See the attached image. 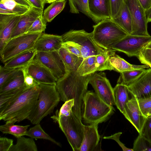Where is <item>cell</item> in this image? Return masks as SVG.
Here are the masks:
<instances>
[{"label": "cell", "mask_w": 151, "mask_h": 151, "mask_svg": "<svg viewBox=\"0 0 151 151\" xmlns=\"http://www.w3.org/2000/svg\"><path fill=\"white\" fill-rule=\"evenodd\" d=\"M37 146L33 138L23 136L17 138V143L9 151H37Z\"/></svg>", "instance_id": "obj_31"}, {"label": "cell", "mask_w": 151, "mask_h": 151, "mask_svg": "<svg viewBox=\"0 0 151 151\" xmlns=\"http://www.w3.org/2000/svg\"><path fill=\"white\" fill-rule=\"evenodd\" d=\"M38 85L30 88L26 87L16 98L0 111V120L15 123L27 119L38 99Z\"/></svg>", "instance_id": "obj_2"}, {"label": "cell", "mask_w": 151, "mask_h": 151, "mask_svg": "<svg viewBox=\"0 0 151 151\" xmlns=\"http://www.w3.org/2000/svg\"><path fill=\"white\" fill-rule=\"evenodd\" d=\"M92 74L82 76L77 70L68 71L63 77L57 81L56 84L60 100L65 102L70 99L74 100L72 112L81 121L83 98L88 91V85Z\"/></svg>", "instance_id": "obj_1"}, {"label": "cell", "mask_w": 151, "mask_h": 151, "mask_svg": "<svg viewBox=\"0 0 151 151\" xmlns=\"http://www.w3.org/2000/svg\"><path fill=\"white\" fill-rule=\"evenodd\" d=\"M20 4L30 7L33 6L28 0H13Z\"/></svg>", "instance_id": "obj_51"}, {"label": "cell", "mask_w": 151, "mask_h": 151, "mask_svg": "<svg viewBox=\"0 0 151 151\" xmlns=\"http://www.w3.org/2000/svg\"><path fill=\"white\" fill-rule=\"evenodd\" d=\"M46 23L43 18V15H41L34 21L26 33L42 32L46 28Z\"/></svg>", "instance_id": "obj_38"}, {"label": "cell", "mask_w": 151, "mask_h": 151, "mask_svg": "<svg viewBox=\"0 0 151 151\" xmlns=\"http://www.w3.org/2000/svg\"><path fill=\"white\" fill-rule=\"evenodd\" d=\"M62 36L63 42L71 43L78 48L83 59L106 52L109 49L101 47L95 41L92 32L88 33L84 29L71 30Z\"/></svg>", "instance_id": "obj_6"}, {"label": "cell", "mask_w": 151, "mask_h": 151, "mask_svg": "<svg viewBox=\"0 0 151 151\" xmlns=\"http://www.w3.org/2000/svg\"><path fill=\"white\" fill-rule=\"evenodd\" d=\"M74 104V100L73 99L67 101L62 105L59 111L57 110L55 114L58 116L62 115L68 116L72 111V109Z\"/></svg>", "instance_id": "obj_41"}, {"label": "cell", "mask_w": 151, "mask_h": 151, "mask_svg": "<svg viewBox=\"0 0 151 151\" xmlns=\"http://www.w3.org/2000/svg\"><path fill=\"white\" fill-rule=\"evenodd\" d=\"M21 15L0 14V51L11 38Z\"/></svg>", "instance_id": "obj_18"}, {"label": "cell", "mask_w": 151, "mask_h": 151, "mask_svg": "<svg viewBox=\"0 0 151 151\" xmlns=\"http://www.w3.org/2000/svg\"><path fill=\"white\" fill-rule=\"evenodd\" d=\"M113 89L115 106L129 121L126 106L127 103L130 99L129 96V94L130 93L127 87L117 83Z\"/></svg>", "instance_id": "obj_22"}, {"label": "cell", "mask_w": 151, "mask_h": 151, "mask_svg": "<svg viewBox=\"0 0 151 151\" xmlns=\"http://www.w3.org/2000/svg\"><path fill=\"white\" fill-rule=\"evenodd\" d=\"M63 47H64L69 52L77 56L83 57L80 50L72 43L68 42H63Z\"/></svg>", "instance_id": "obj_47"}, {"label": "cell", "mask_w": 151, "mask_h": 151, "mask_svg": "<svg viewBox=\"0 0 151 151\" xmlns=\"http://www.w3.org/2000/svg\"><path fill=\"white\" fill-rule=\"evenodd\" d=\"M131 15L133 20L132 35L148 36L145 10L138 0H124Z\"/></svg>", "instance_id": "obj_11"}, {"label": "cell", "mask_w": 151, "mask_h": 151, "mask_svg": "<svg viewBox=\"0 0 151 151\" xmlns=\"http://www.w3.org/2000/svg\"><path fill=\"white\" fill-rule=\"evenodd\" d=\"M26 87L0 93V111L16 98Z\"/></svg>", "instance_id": "obj_35"}, {"label": "cell", "mask_w": 151, "mask_h": 151, "mask_svg": "<svg viewBox=\"0 0 151 151\" xmlns=\"http://www.w3.org/2000/svg\"><path fill=\"white\" fill-rule=\"evenodd\" d=\"M89 83L94 88L95 93L104 102L113 106L115 105L114 89L104 73H93Z\"/></svg>", "instance_id": "obj_12"}, {"label": "cell", "mask_w": 151, "mask_h": 151, "mask_svg": "<svg viewBox=\"0 0 151 151\" xmlns=\"http://www.w3.org/2000/svg\"><path fill=\"white\" fill-rule=\"evenodd\" d=\"M145 11L151 7V0H138Z\"/></svg>", "instance_id": "obj_50"}, {"label": "cell", "mask_w": 151, "mask_h": 151, "mask_svg": "<svg viewBox=\"0 0 151 151\" xmlns=\"http://www.w3.org/2000/svg\"><path fill=\"white\" fill-rule=\"evenodd\" d=\"M112 19L128 34L132 33L133 24L132 19L128 8L124 1L118 15Z\"/></svg>", "instance_id": "obj_24"}, {"label": "cell", "mask_w": 151, "mask_h": 151, "mask_svg": "<svg viewBox=\"0 0 151 151\" xmlns=\"http://www.w3.org/2000/svg\"><path fill=\"white\" fill-rule=\"evenodd\" d=\"M57 0H44L45 3H50Z\"/></svg>", "instance_id": "obj_53"}, {"label": "cell", "mask_w": 151, "mask_h": 151, "mask_svg": "<svg viewBox=\"0 0 151 151\" xmlns=\"http://www.w3.org/2000/svg\"><path fill=\"white\" fill-rule=\"evenodd\" d=\"M114 51L109 49L106 52L96 55L97 71L112 70L109 64L110 54Z\"/></svg>", "instance_id": "obj_36"}, {"label": "cell", "mask_w": 151, "mask_h": 151, "mask_svg": "<svg viewBox=\"0 0 151 151\" xmlns=\"http://www.w3.org/2000/svg\"><path fill=\"white\" fill-rule=\"evenodd\" d=\"M113 51L109 58V64L112 70L119 73L135 69L149 68L146 65H137L131 64L115 53Z\"/></svg>", "instance_id": "obj_23"}, {"label": "cell", "mask_w": 151, "mask_h": 151, "mask_svg": "<svg viewBox=\"0 0 151 151\" xmlns=\"http://www.w3.org/2000/svg\"><path fill=\"white\" fill-rule=\"evenodd\" d=\"M66 0H57L52 3L45 9L43 12V18L45 21L50 22L64 8Z\"/></svg>", "instance_id": "obj_28"}, {"label": "cell", "mask_w": 151, "mask_h": 151, "mask_svg": "<svg viewBox=\"0 0 151 151\" xmlns=\"http://www.w3.org/2000/svg\"><path fill=\"white\" fill-rule=\"evenodd\" d=\"M151 114V111H150V112H149V114L148 115H149V114Z\"/></svg>", "instance_id": "obj_55"}, {"label": "cell", "mask_w": 151, "mask_h": 151, "mask_svg": "<svg viewBox=\"0 0 151 151\" xmlns=\"http://www.w3.org/2000/svg\"><path fill=\"white\" fill-rule=\"evenodd\" d=\"M58 52L67 71L77 70L84 59L71 53L63 46Z\"/></svg>", "instance_id": "obj_26"}, {"label": "cell", "mask_w": 151, "mask_h": 151, "mask_svg": "<svg viewBox=\"0 0 151 151\" xmlns=\"http://www.w3.org/2000/svg\"><path fill=\"white\" fill-rule=\"evenodd\" d=\"M42 32L26 33L10 38L0 51L1 61L4 63L17 55L34 49Z\"/></svg>", "instance_id": "obj_8"}, {"label": "cell", "mask_w": 151, "mask_h": 151, "mask_svg": "<svg viewBox=\"0 0 151 151\" xmlns=\"http://www.w3.org/2000/svg\"><path fill=\"white\" fill-rule=\"evenodd\" d=\"M38 98L27 118L31 123H40L45 117L52 113L60 100L56 85L39 84Z\"/></svg>", "instance_id": "obj_3"}, {"label": "cell", "mask_w": 151, "mask_h": 151, "mask_svg": "<svg viewBox=\"0 0 151 151\" xmlns=\"http://www.w3.org/2000/svg\"><path fill=\"white\" fill-rule=\"evenodd\" d=\"M12 139L5 137H0V151H9L13 145Z\"/></svg>", "instance_id": "obj_45"}, {"label": "cell", "mask_w": 151, "mask_h": 151, "mask_svg": "<svg viewBox=\"0 0 151 151\" xmlns=\"http://www.w3.org/2000/svg\"><path fill=\"white\" fill-rule=\"evenodd\" d=\"M132 149L133 151H151V143L139 134L134 142Z\"/></svg>", "instance_id": "obj_37"}, {"label": "cell", "mask_w": 151, "mask_h": 151, "mask_svg": "<svg viewBox=\"0 0 151 151\" xmlns=\"http://www.w3.org/2000/svg\"><path fill=\"white\" fill-rule=\"evenodd\" d=\"M34 6L43 10L45 2L44 0H28Z\"/></svg>", "instance_id": "obj_49"}, {"label": "cell", "mask_w": 151, "mask_h": 151, "mask_svg": "<svg viewBox=\"0 0 151 151\" xmlns=\"http://www.w3.org/2000/svg\"><path fill=\"white\" fill-rule=\"evenodd\" d=\"M10 121H6L5 124L0 126V131L4 134H9L17 138L26 135L29 125L24 126L16 125Z\"/></svg>", "instance_id": "obj_29"}, {"label": "cell", "mask_w": 151, "mask_h": 151, "mask_svg": "<svg viewBox=\"0 0 151 151\" xmlns=\"http://www.w3.org/2000/svg\"><path fill=\"white\" fill-rule=\"evenodd\" d=\"M92 32L95 41L106 49L109 45L122 39L128 34L111 18L103 20L93 26Z\"/></svg>", "instance_id": "obj_7"}, {"label": "cell", "mask_w": 151, "mask_h": 151, "mask_svg": "<svg viewBox=\"0 0 151 151\" xmlns=\"http://www.w3.org/2000/svg\"><path fill=\"white\" fill-rule=\"evenodd\" d=\"M137 58L142 64L151 68V49L145 47L139 53Z\"/></svg>", "instance_id": "obj_40"}, {"label": "cell", "mask_w": 151, "mask_h": 151, "mask_svg": "<svg viewBox=\"0 0 151 151\" xmlns=\"http://www.w3.org/2000/svg\"><path fill=\"white\" fill-rule=\"evenodd\" d=\"M97 124L84 125L83 137L79 151H92L97 146L100 136Z\"/></svg>", "instance_id": "obj_20"}, {"label": "cell", "mask_w": 151, "mask_h": 151, "mask_svg": "<svg viewBox=\"0 0 151 151\" xmlns=\"http://www.w3.org/2000/svg\"><path fill=\"white\" fill-rule=\"evenodd\" d=\"M30 7L18 4L13 0H0V14L22 15Z\"/></svg>", "instance_id": "obj_25"}, {"label": "cell", "mask_w": 151, "mask_h": 151, "mask_svg": "<svg viewBox=\"0 0 151 151\" xmlns=\"http://www.w3.org/2000/svg\"><path fill=\"white\" fill-rule=\"evenodd\" d=\"M88 7L91 18L96 24L111 18L110 0H88Z\"/></svg>", "instance_id": "obj_17"}, {"label": "cell", "mask_w": 151, "mask_h": 151, "mask_svg": "<svg viewBox=\"0 0 151 151\" xmlns=\"http://www.w3.org/2000/svg\"><path fill=\"white\" fill-rule=\"evenodd\" d=\"M70 12L73 14L81 12L91 18L88 7V0H68Z\"/></svg>", "instance_id": "obj_34"}, {"label": "cell", "mask_w": 151, "mask_h": 151, "mask_svg": "<svg viewBox=\"0 0 151 151\" xmlns=\"http://www.w3.org/2000/svg\"><path fill=\"white\" fill-rule=\"evenodd\" d=\"M145 69L128 70L120 73L118 82L120 83L127 86L138 79L145 71Z\"/></svg>", "instance_id": "obj_32"}, {"label": "cell", "mask_w": 151, "mask_h": 151, "mask_svg": "<svg viewBox=\"0 0 151 151\" xmlns=\"http://www.w3.org/2000/svg\"><path fill=\"white\" fill-rule=\"evenodd\" d=\"M147 48L151 49V42L149 43L145 47Z\"/></svg>", "instance_id": "obj_54"}, {"label": "cell", "mask_w": 151, "mask_h": 151, "mask_svg": "<svg viewBox=\"0 0 151 151\" xmlns=\"http://www.w3.org/2000/svg\"><path fill=\"white\" fill-rule=\"evenodd\" d=\"M123 2L124 0H110L111 19L115 18L118 15Z\"/></svg>", "instance_id": "obj_44"}, {"label": "cell", "mask_w": 151, "mask_h": 151, "mask_svg": "<svg viewBox=\"0 0 151 151\" xmlns=\"http://www.w3.org/2000/svg\"><path fill=\"white\" fill-rule=\"evenodd\" d=\"M122 132H119L111 135L109 136H105L104 137V139H111L115 141L122 148L123 151H133L132 149L126 147L119 140L120 135L122 134Z\"/></svg>", "instance_id": "obj_46"}, {"label": "cell", "mask_w": 151, "mask_h": 151, "mask_svg": "<svg viewBox=\"0 0 151 151\" xmlns=\"http://www.w3.org/2000/svg\"><path fill=\"white\" fill-rule=\"evenodd\" d=\"M140 109L144 116H148L151 110V97L145 99H138Z\"/></svg>", "instance_id": "obj_42"}, {"label": "cell", "mask_w": 151, "mask_h": 151, "mask_svg": "<svg viewBox=\"0 0 151 151\" xmlns=\"http://www.w3.org/2000/svg\"><path fill=\"white\" fill-rule=\"evenodd\" d=\"M150 42L151 36H141L128 34L109 45L108 49L123 52L129 57H137L140 52Z\"/></svg>", "instance_id": "obj_9"}, {"label": "cell", "mask_w": 151, "mask_h": 151, "mask_svg": "<svg viewBox=\"0 0 151 151\" xmlns=\"http://www.w3.org/2000/svg\"><path fill=\"white\" fill-rule=\"evenodd\" d=\"M62 36L42 33L35 43L34 49L37 51H58L63 46Z\"/></svg>", "instance_id": "obj_16"}, {"label": "cell", "mask_w": 151, "mask_h": 151, "mask_svg": "<svg viewBox=\"0 0 151 151\" xmlns=\"http://www.w3.org/2000/svg\"><path fill=\"white\" fill-rule=\"evenodd\" d=\"M27 130L26 135L33 139H41L49 140L57 145L61 146L60 144L52 138L42 128L40 123L35 124Z\"/></svg>", "instance_id": "obj_33"}, {"label": "cell", "mask_w": 151, "mask_h": 151, "mask_svg": "<svg viewBox=\"0 0 151 151\" xmlns=\"http://www.w3.org/2000/svg\"><path fill=\"white\" fill-rule=\"evenodd\" d=\"M145 14L147 23L151 22V7L145 11Z\"/></svg>", "instance_id": "obj_52"}, {"label": "cell", "mask_w": 151, "mask_h": 151, "mask_svg": "<svg viewBox=\"0 0 151 151\" xmlns=\"http://www.w3.org/2000/svg\"><path fill=\"white\" fill-rule=\"evenodd\" d=\"M37 52L33 49L21 53L5 63L3 66L10 69L25 67L35 58Z\"/></svg>", "instance_id": "obj_21"}, {"label": "cell", "mask_w": 151, "mask_h": 151, "mask_svg": "<svg viewBox=\"0 0 151 151\" xmlns=\"http://www.w3.org/2000/svg\"><path fill=\"white\" fill-rule=\"evenodd\" d=\"M34 59L48 69L57 81L63 77L67 73L65 66L58 51H37Z\"/></svg>", "instance_id": "obj_10"}, {"label": "cell", "mask_w": 151, "mask_h": 151, "mask_svg": "<svg viewBox=\"0 0 151 151\" xmlns=\"http://www.w3.org/2000/svg\"><path fill=\"white\" fill-rule=\"evenodd\" d=\"M24 68L26 73L38 83L56 85V79L48 69L38 60L34 59Z\"/></svg>", "instance_id": "obj_13"}, {"label": "cell", "mask_w": 151, "mask_h": 151, "mask_svg": "<svg viewBox=\"0 0 151 151\" xmlns=\"http://www.w3.org/2000/svg\"><path fill=\"white\" fill-rule=\"evenodd\" d=\"M43 12L39 8L33 6L31 7L28 11L21 15L11 38L25 33L36 18L43 15Z\"/></svg>", "instance_id": "obj_19"}, {"label": "cell", "mask_w": 151, "mask_h": 151, "mask_svg": "<svg viewBox=\"0 0 151 151\" xmlns=\"http://www.w3.org/2000/svg\"><path fill=\"white\" fill-rule=\"evenodd\" d=\"M131 96L138 99L151 97V68L135 81L127 86Z\"/></svg>", "instance_id": "obj_14"}, {"label": "cell", "mask_w": 151, "mask_h": 151, "mask_svg": "<svg viewBox=\"0 0 151 151\" xmlns=\"http://www.w3.org/2000/svg\"><path fill=\"white\" fill-rule=\"evenodd\" d=\"M24 82L25 86L27 87L30 88L38 86L39 84L37 83L32 77L26 73L24 68Z\"/></svg>", "instance_id": "obj_48"}, {"label": "cell", "mask_w": 151, "mask_h": 151, "mask_svg": "<svg viewBox=\"0 0 151 151\" xmlns=\"http://www.w3.org/2000/svg\"><path fill=\"white\" fill-rule=\"evenodd\" d=\"M115 110L95 93L88 91L83 98L82 119L89 124H98L106 120Z\"/></svg>", "instance_id": "obj_4"}, {"label": "cell", "mask_w": 151, "mask_h": 151, "mask_svg": "<svg viewBox=\"0 0 151 151\" xmlns=\"http://www.w3.org/2000/svg\"><path fill=\"white\" fill-rule=\"evenodd\" d=\"M57 122L66 136L73 151H79L83 137L84 124L72 111L68 116H58L55 114L51 117Z\"/></svg>", "instance_id": "obj_5"}, {"label": "cell", "mask_w": 151, "mask_h": 151, "mask_svg": "<svg viewBox=\"0 0 151 151\" xmlns=\"http://www.w3.org/2000/svg\"><path fill=\"white\" fill-rule=\"evenodd\" d=\"M25 86L24 69V68H21L13 77L0 87V93Z\"/></svg>", "instance_id": "obj_27"}, {"label": "cell", "mask_w": 151, "mask_h": 151, "mask_svg": "<svg viewBox=\"0 0 151 151\" xmlns=\"http://www.w3.org/2000/svg\"><path fill=\"white\" fill-rule=\"evenodd\" d=\"M139 134L151 143V114L147 116L142 132Z\"/></svg>", "instance_id": "obj_43"}, {"label": "cell", "mask_w": 151, "mask_h": 151, "mask_svg": "<svg viewBox=\"0 0 151 151\" xmlns=\"http://www.w3.org/2000/svg\"><path fill=\"white\" fill-rule=\"evenodd\" d=\"M96 55H92L84 58L77 70L81 76L92 74L97 71Z\"/></svg>", "instance_id": "obj_30"}, {"label": "cell", "mask_w": 151, "mask_h": 151, "mask_svg": "<svg viewBox=\"0 0 151 151\" xmlns=\"http://www.w3.org/2000/svg\"><path fill=\"white\" fill-rule=\"evenodd\" d=\"M20 68L8 69L1 65L0 67V87L13 77Z\"/></svg>", "instance_id": "obj_39"}, {"label": "cell", "mask_w": 151, "mask_h": 151, "mask_svg": "<svg viewBox=\"0 0 151 151\" xmlns=\"http://www.w3.org/2000/svg\"><path fill=\"white\" fill-rule=\"evenodd\" d=\"M126 110L129 121L140 134L145 122L147 117L143 115L139 106L137 99L135 96L132 97L126 104Z\"/></svg>", "instance_id": "obj_15"}]
</instances>
